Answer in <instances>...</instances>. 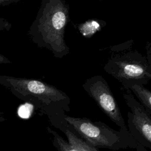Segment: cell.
Segmentation results:
<instances>
[{"instance_id": "cell-1", "label": "cell", "mask_w": 151, "mask_h": 151, "mask_svg": "<svg viewBox=\"0 0 151 151\" xmlns=\"http://www.w3.org/2000/svg\"><path fill=\"white\" fill-rule=\"evenodd\" d=\"M0 85L19 99L32 104L63 133L68 127L64 116L70 111L71 101L62 90L40 80L5 75H0Z\"/></svg>"}, {"instance_id": "cell-2", "label": "cell", "mask_w": 151, "mask_h": 151, "mask_svg": "<svg viewBox=\"0 0 151 151\" xmlns=\"http://www.w3.org/2000/svg\"><path fill=\"white\" fill-rule=\"evenodd\" d=\"M69 20V5L64 0H42L28 32L31 41L55 58L70 52L64 33Z\"/></svg>"}, {"instance_id": "cell-3", "label": "cell", "mask_w": 151, "mask_h": 151, "mask_svg": "<svg viewBox=\"0 0 151 151\" xmlns=\"http://www.w3.org/2000/svg\"><path fill=\"white\" fill-rule=\"evenodd\" d=\"M64 119L71 129L93 147L113 150L137 149L139 143L129 132L116 130L101 122H93L87 117H74L65 114Z\"/></svg>"}, {"instance_id": "cell-4", "label": "cell", "mask_w": 151, "mask_h": 151, "mask_svg": "<svg viewBox=\"0 0 151 151\" xmlns=\"http://www.w3.org/2000/svg\"><path fill=\"white\" fill-rule=\"evenodd\" d=\"M104 70L121 84L133 81L146 85L151 79V65L145 56L135 50L112 56Z\"/></svg>"}, {"instance_id": "cell-5", "label": "cell", "mask_w": 151, "mask_h": 151, "mask_svg": "<svg viewBox=\"0 0 151 151\" xmlns=\"http://www.w3.org/2000/svg\"><path fill=\"white\" fill-rule=\"evenodd\" d=\"M82 87L100 110L120 127V130L129 132L119 105L107 82L101 76L96 75L88 78Z\"/></svg>"}, {"instance_id": "cell-6", "label": "cell", "mask_w": 151, "mask_h": 151, "mask_svg": "<svg viewBox=\"0 0 151 151\" xmlns=\"http://www.w3.org/2000/svg\"><path fill=\"white\" fill-rule=\"evenodd\" d=\"M123 97L130 109L127 113L128 132L139 144L151 149V115L130 93H123Z\"/></svg>"}, {"instance_id": "cell-7", "label": "cell", "mask_w": 151, "mask_h": 151, "mask_svg": "<svg viewBox=\"0 0 151 151\" xmlns=\"http://www.w3.org/2000/svg\"><path fill=\"white\" fill-rule=\"evenodd\" d=\"M127 93L132 91L137 97L139 102L145 108L147 113L151 115V93L145 87L144 85L133 81L126 82L122 84Z\"/></svg>"}, {"instance_id": "cell-8", "label": "cell", "mask_w": 151, "mask_h": 151, "mask_svg": "<svg viewBox=\"0 0 151 151\" xmlns=\"http://www.w3.org/2000/svg\"><path fill=\"white\" fill-rule=\"evenodd\" d=\"M64 133L67 138L68 142L76 147L79 151H99L96 148L88 145L80 137H78L71 129L69 125L64 132Z\"/></svg>"}, {"instance_id": "cell-9", "label": "cell", "mask_w": 151, "mask_h": 151, "mask_svg": "<svg viewBox=\"0 0 151 151\" xmlns=\"http://www.w3.org/2000/svg\"><path fill=\"white\" fill-rule=\"evenodd\" d=\"M47 130L53 136L52 143L57 151H79L76 147L65 140L50 127H47Z\"/></svg>"}, {"instance_id": "cell-10", "label": "cell", "mask_w": 151, "mask_h": 151, "mask_svg": "<svg viewBox=\"0 0 151 151\" xmlns=\"http://www.w3.org/2000/svg\"><path fill=\"white\" fill-rule=\"evenodd\" d=\"M31 114L30 109L27 106H22L18 110V114L22 118H28Z\"/></svg>"}, {"instance_id": "cell-11", "label": "cell", "mask_w": 151, "mask_h": 151, "mask_svg": "<svg viewBox=\"0 0 151 151\" xmlns=\"http://www.w3.org/2000/svg\"><path fill=\"white\" fill-rule=\"evenodd\" d=\"M11 24L5 18H0V32L2 31H9L11 28Z\"/></svg>"}, {"instance_id": "cell-12", "label": "cell", "mask_w": 151, "mask_h": 151, "mask_svg": "<svg viewBox=\"0 0 151 151\" xmlns=\"http://www.w3.org/2000/svg\"><path fill=\"white\" fill-rule=\"evenodd\" d=\"M146 51H147V57L146 59L150 65H151V43L147 42L146 45Z\"/></svg>"}, {"instance_id": "cell-13", "label": "cell", "mask_w": 151, "mask_h": 151, "mask_svg": "<svg viewBox=\"0 0 151 151\" xmlns=\"http://www.w3.org/2000/svg\"><path fill=\"white\" fill-rule=\"evenodd\" d=\"M19 0H0V6H6L12 3L18 2Z\"/></svg>"}, {"instance_id": "cell-14", "label": "cell", "mask_w": 151, "mask_h": 151, "mask_svg": "<svg viewBox=\"0 0 151 151\" xmlns=\"http://www.w3.org/2000/svg\"><path fill=\"white\" fill-rule=\"evenodd\" d=\"M11 63V61L9 60L5 57L4 55L0 54V64H8Z\"/></svg>"}, {"instance_id": "cell-15", "label": "cell", "mask_w": 151, "mask_h": 151, "mask_svg": "<svg viewBox=\"0 0 151 151\" xmlns=\"http://www.w3.org/2000/svg\"><path fill=\"white\" fill-rule=\"evenodd\" d=\"M5 118L4 117V114L2 112H0V122L5 121Z\"/></svg>"}]
</instances>
